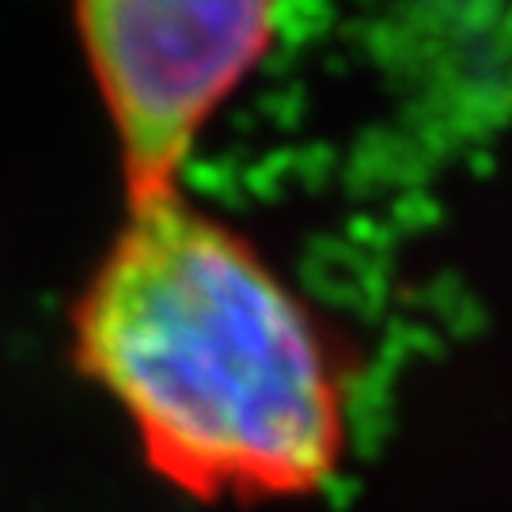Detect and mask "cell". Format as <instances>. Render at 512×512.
I'll return each mask as SVG.
<instances>
[{
  "label": "cell",
  "mask_w": 512,
  "mask_h": 512,
  "mask_svg": "<svg viewBox=\"0 0 512 512\" xmlns=\"http://www.w3.org/2000/svg\"><path fill=\"white\" fill-rule=\"evenodd\" d=\"M73 334L76 365L183 494L285 501L338 475L346 406L323 330L247 239L183 194L129 209Z\"/></svg>",
  "instance_id": "6da1fadb"
},
{
  "label": "cell",
  "mask_w": 512,
  "mask_h": 512,
  "mask_svg": "<svg viewBox=\"0 0 512 512\" xmlns=\"http://www.w3.org/2000/svg\"><path fill=\"white\" fill-rule=\"evenodd\" d=\"M122 152L126 202H164L205 122L251 76L277 38L270 4L110 0L76 8Z\"/></svg>",
  "instance_id": "7a4b0ae2"
}]
</instances>
